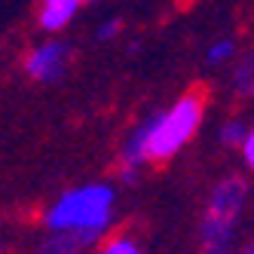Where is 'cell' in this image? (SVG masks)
Segmentation results:
<instances>
[{"instance_id":"1","label":"cell","mask_w":254,"mask_h":254,"mask_svg":"<svg viewBox=\"0 0 254 254\" xmlns=\"http://www.w3.org/2000/svg\"><path fill=\"white\" fill-rule=\"evenodd\" d=\"M117 214V187L111 181H89L59 193L56 202L43 211L46 230H92L111 233Z\"/></svg>"},{"instance_id":"2","label":"cell","mask_w":254,"mask_h":254,"mask_svg":"<svg viewBox=\"0 0 254 254\" xmlns=\"http://www.w3.org/2000/svg\"><path fill=\"white\" fill-rule=\"evenodd\" d=\"M248 202V181L230 175L217 181L199 217V254H233L242 211Z\"/></svg>"},{"instance_id":"3","label":"cell","mask_w":254,"mask_h":254,"mask_svg":"<svg viewBox=\"0 0 254 254\" xmlns=\"http://www.w3.org/2000/svg\"><path fill=\"white\" fill-rule=\"evenodd\" d=\"M205 104L208 98L202 89H190V92L178 95L166 111L150 114V166L169 162L199 135L205 123Z\"/></svg>"},{"instance_id":"4","label":"cell","mask_w":254,"mask_h":254,"mask_svg":"<svg viewBox=\"0 0 254 254\" xmlns=\"http://www.w3.org/2000/svg\"><path fill=\"white\" fill-rule=\"evenodd\" d=\"M70 62H74V46L62 34H46L43 40L25 49L22 56V70L31 83L40 86H56L67 77Z\"/></svg>"},{"instance_id":"5","label":"cell","mask_w":254,"mask_h":254,"mask_svg":"<svg viewBox=\"0 0 254 254\" xmlns=\"http://www.w3.org/2000/svg\"><path fill=\"white\" fill-rule=\"evenodd\" d=\"M150 117H144L141 123L132 126V132L126 135L120 156H117V175L123 184H135L144 166H150Z\"/></svg>"},{"instance_id":"6","label":"cell","mask_w":254,"mask_h":254,"mask_svg":"<svg viewBox=\"0 0 254 254\" xmlns=\"http://www.w3.org/2000/svg\"><path fill=\"white\" fill-rule=\"evenodd\" d=\"M101 239L104 233H92V230H46L40 254H86L98 248Z\"/></svg>"},{"instance_id":"7","label":"cell","mask_w":254,"mask_h":254,"mask_svg":"<svg viewBox=\"0 0 254 254\" xmlns=\"http://www.w3.org/2000/svg\"><path fill=\"white\" fill-rule=\"evenodd\" d=\"M83 3H89V0H37V12H34L37 28L43 34H62L77 19Z\"/></svg>"},{"instance_id":"8","label":"cell","mask_w":254,"mask_h":254,"mask_svg":"<svg viewBox=\"0 0 254 254\" xmlns=\"http://www.w3.org/2000/svg\"><path fill=\"white\" fill-rule=\"evenodd\" d=\"M95 254H147L132 233H111L98 242Z\"/></svg>"},{"instance_id":"9","label":"cell","mask_w":254,"mask_h":254,"mask_svg":"<svg viewBox=\"0 0 254 254\" xmlns=\"http://www.w3.org/2000/svg\"><path fill=\"white\" fill-rule=\"evenodd\" d=\"M236 52H239V46H236L233 37H217V40H211L208 49H205V64H208V67L233 64V62H236Z\"/></svg>"},{"instance_id":"10","label":"cell","mask_w":254,"mask_h":254,"mask_svg":"<svg viewBox=\"0 0 254 254\" xmlns=\"http://www.w3.org/2000/svg\"><path fill=\"white\" fill-rule=\"evenodd\" d=\"M251 129V123H245L242 117H230L221 123V129H217V141H221V147H242V141Z\"/></svg>"},{"instance_id":"11","label":"cell","mask_w":254,"mask_h":254,"mask_svg":"<svg viewBox=\"0 0 254 254\" xmlns=\"http://www.w3.org/2000/svg\"><path fill=\"white\" fill-rule=\"evenodd\" d=\"M251 83H254V59H239L233 64V89L239 95H251Z\"/></svg>"},{"instance_id":"12","label":"cell","mask_w":254,"mask_h":254,"mask_svg":"<svg viewBox=\"0 0 254 254\" xmlns=\"http://www.w3.org/2000/svg\"><path fill=\"white\" fill-rule=\"evenodd\" d=\"M120 31H123V22L117 19H104V22H98V28H95V40L98 43H107V40H114V37H120Z\"/></svg>"},{"instance_id":"13","label":"cell","mask_w":254,"mask_h":254,"mask_svg":"<svg viewBox=\"0 0 254 254\" xmlns=\"http://www.w3.org/2000/svg\"><path fill=\"white\" fill-rule=\"evenodd\" d=\"M239 153H242V162H245V169L254 175V126L248 129V135H245V141H242Z\"/></svg>"},{"instance_id":"14","label":"cell","mask_w":254,"mask_h":254,"mask_svg":"<svg viewBox=\"0 0 254 254\" xmlns=\"http://www.w3.org/2000/svg\"><path fill=\"white\" fill-rule=\"evenodd\" d=\"M239 254H254V245H248V248H242Z\"/></svg>"},{"instance_id":"15","label":"cell","mask_w":254,"mask_h":254,"mask_svg":"<svg viewBox=\"0 0 254 254\" xmlns=\"http://www.w3.org/2000/svg\"><path fill=\"white\" fill-rule=\"evenodd\" d=\"M248 98H254V83H251V95H248Z\"/></svg>"},{"instance_id":"16","label":"cell","mask_w":254,"mask_h":254,"mask_svg":"<svg viewBox=\"0 0 254 254\" xmlns=\"http://www.w3.org/2000/svg\"><path fill=\"white\" fill-rule=\"evenodd\" d=\"M89 3H101V0H89Z\"/></svg>"},{"instance_id":"17","label":"cell","mask_w":254,"mask_h":254,"mask_svg":"<svg viewBox=\"0 0 254 254\" xmlns=\"http://www.w3.org/2000/svg\"><path fill=\"white\" fill-rule=\"evenodd\" d=\"M0 254H3V251H0Z\"/></svg>"}]
</instances>
